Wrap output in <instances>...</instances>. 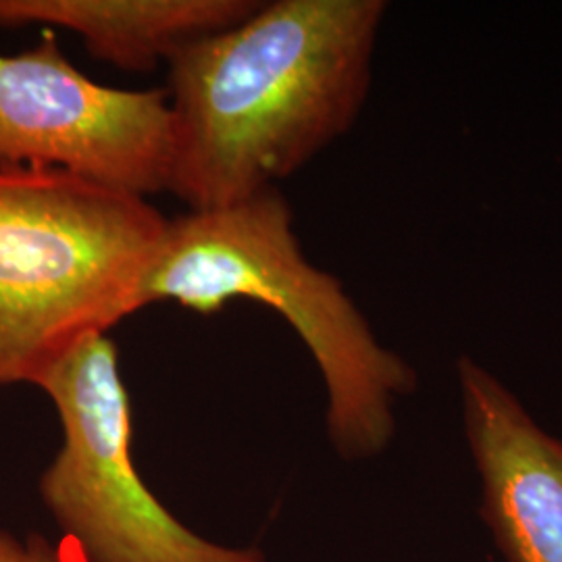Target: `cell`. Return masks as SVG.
Returning <instances> with one entry per match:
<instances>
[{
    "label": "cell",
    "mask_w": 562,
    "mask_h": 562,
    "mask_svg": "<svg viewBox=\"0 0 562 562\" xmlns=\"http://www.w3.org/2000/svg\"><path fill=\"white\" fill-rule=\"evenodd\" d=\"M0 165L59 169L142 199L167 192V90L97 83L46 30L36 48L0 55Z\"/></svg>",
    "instance_id": "5b68a950"
},
{
    "label": "cell",
    "mask_w": 562,
    "mask_h": 562,
    "mask_svg": "<svg viewBox=\"0 0 562 562\" xmlns=\"http://www.w3.org/2000/svg\"><path fill=\"white\" fill-rule=\"evenodd\" d=\"M236 299L278 311L308 348L341 459L382 454L396 434L394 406L417 390V371L378 340L341 281L304 257L292 209L276 188L167 222L142 281V308L173 301L213 315Z\"/></svg>",
    "instance_id": "7a4b0ae2"
},
{
    "label": "cell",
    "mask_w": 562,
    "mask_h": 562,
    "mask_svg": "<svg viewBox=\"0 0 562 562\" xmlns=\"http://www.w3.org/2000/svg\"><path fill=\"white\" fill-rule=\"evenodd\" d=\"M385 0H273L169 59L167 192L190 211L257 196L350 132Z\"/></svg>",
    "instance_id": "6da1fadb"
},
{
    "label": "cell",
    "mask_w": 562,
    "mask_h": 562,
    "mask_svg": "<svg viewBox=\"0 0 562 562\" xmlns=\"http://www.w3.org/2000/svg\"><path fill=\"white\" fill-rule=\"evenodd\" d=\"M63 443L38 492L88 562H267L255 546L204 540L155 496L134 462L132 401L109 334L92 336L42 375Z\"/></svg>",
    "instance_id": "277c9868"
},
{
    "label": "cell",
    "mask_w": 562,
    "mask_h": 562,
    "mask_svg": "<svg viewBox=\"0 0 562 562\" xmlns=\"http://www.w3.org/2000/svg\"><path fill=\"white\" fill-rule=\"evenodd\" d=\"M0 562H67L59 550L41 536L20 538L0 527Z\"/></svg>",
    "instance_id": "ba28073f"
},
{
    "label": "cell",
    "mask_w": 562,
    "mask_h": 562,
    "mask_svg": "<svg viewBox=\"0 0 562 562\" xmlns=\"http://www.w3.org/2000/svg\"><path fill=\"white\" fill-rule=\"evenodd\" d=\"M462 427L482 482L480 515L506 562H562V438L501 378L459 357Z\"/></svg>",
    "instance_id": "8992f818"
},
{
    "label": "cell",
    "mask_w": 562,
    "mask_h": 562,
    "mask_svg": "<svg viewBox=\"0 0 562 562\" xmlns=\"http://www.w3.org/2000/svg\"><path fill=\"white\" fill-rule=\"evenodd\" d=\"M167 222L136 194L0 165V387L36 385L78 344L142 311Z\"/></svg>",
    "instance_id": "3957f363"
},
{
    "label": "cell",
    "mask_w": 562,
    "mask_h": 562,
    "mask_svg": "<svg viewBox=\"0 0 562 562\" xmlns=\"http://www.w3.org/2000/svg\"><path fill=\"white\" fill-rule=\"evenodd\" d=\"M257 0H0V25L78 34L94 59L150 71L188 42L248 18Z\"/></svg>",
    "instance_id": "52a82bcc"
}]
</instances>
